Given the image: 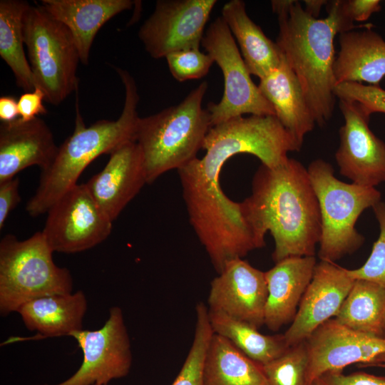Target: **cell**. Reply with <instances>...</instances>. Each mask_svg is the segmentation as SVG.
<instances>
[{"instance_id": "obj_21", "label": "cell", "mask_w": 385, "mask_h": 385, "mask_svg": "<svg viewBox=\"0 0 385 385\" xmlns=\"http://www.w3.org/2000/svg\"><path fill=\"white\" fill-rule=\"evenodd\" d=\"M133 4L131 0H42L41 3L53 18L69 29L84 66L88 64L91 46L100 29Z\"/></svg>"}, {"instance_id": "obj_43", "label": "cell", "mask_w": 385, "mask_h": 385, "mask_svg": "<svg viewBox=\"0 0 385 385\" xmlns=\"http://www.w3.org/2000/svg\"><path fill=\"white\" fill-rule=\"evenodd\" d=\"M268 385H270V384H268Z\"/></svg>"}, {"instance_id": "obj_34", "label": "cell", "mask_w": 385, "mask_h": 385, "mask_svg": "<svg viewBox=\"0 0 385 385\" xmlns=\"http://www.w3.org/2000/svg\"><path fill=\"white\" fill-rule=\"evenodd\" d=\"M334 94L339 99L360 103L371 115L373 113H385V90L379 86L345 82L336 86Z\"/></svg>"}, {"instance_id": "obj_37", "label": "cell", "mask_w": 385, "mask_h": 385, "mask_svg": "<svg viewBox=\"0 0 385 385\" xmlns=\"http://www.w3.org/2000/svg\"><path fill=\"white\" fill-rule=\"evenodd\" d=\"M45 95L38 88L30 92H24L18 99L19 118L30 120L38 115L45 114L47 110L43 106Z\"/></svg>"}, {"instance_id": "obj_33", "label": "cell", "mask_w": 385, "mask_h": 385, "mask_svg": "<svg viewBox=\"0 0 385 385\" xmlns=\"http://www.w3.org/2000/svg\"><path fill=\"white\" fill-rule=\"evenodd\" d=\"M165 58L173 77L180 82L204 77L214 63L212 58L200 48L174 51Z\"/></svg>"}, {"instance_id": "obj_28", "label": "cell", "mask_w": 385, "mask_h": 385, "mask_svg": "<svg viewBox=\"0 0 385 385\" xmlns=\"http://www.w3.org/2000/svg\"><path fill=\"white\" fill-rule=\"evenodd\" d=\"M26 1H0V56L11 70L16 84L24 92L36 88L24 44V19L30 7Z\"/></svg>"}, {"instance_id": "obj_5", "label": "cell", "mask_w": 385, "mask_h": 385, "mask_svg": "<svg viewBox=\"0 0 385 385\" xmlns=\"http://www.w3.org/2000/svg\"><path fill=\"white\" fill-rule=\"evenodd\" d=\"M207 87L204 81L180 103L139 117L135 141L143 154L147 184L197 158L212 128L210 113L202 107Z\"/></svg>"}, {"instance_id": "obj_41", "label": "cell", "mask_w": 385, "mask_h": 385, "mask_svg": "<svg viewBox=\"0 0 385 385\" xmlns=\"http://www.w3.org/2000/svg\"><path fill=\"white\" fill-rule=\"evenodd\" d=\"M366 366H378L385 368V353L376 356L370 364Z\"/></svg>"}, {"instance_id": "obj_15", "label": "cell", "mask_w": 385, "mask_h": 385, "mask_svg": "<svg viewBox=\"0 0 385 385\" xmlns=\"http://www.w3.org/2000/svg\"><path fill=\"white\" fill-rule=\"evenodd\" d=\"M308 351L307 385L323 374L360 363L366 366L385 353V337L350 329L334 318L319 326L306 340Z\"/></svg>"}, {"instance_id": "obj_39", "label": "cell", "mask_w": 385, "mask_h": 385, "mask_svg": "<svg viewBox=\"0 0 385 385\" xmlns=\"http://www.w3.org/2000/svg\"><path fill=\"white\" fill-rule=\"evenodd\" d=\"M304 11L310 16L317 19L323 6L326 5L327 1L324 0H304Z\"/></svg>"}, {"instance_id": "obj_30", "label": "cell", "mask_w": 385, "mask_h": 385, "mask_svg": "<svg viewBox=\"0 0 385 385\" xmlns=\"http://www.w3.org/2000/svg\"><path fill=\"white\" fill-rule=\"evenodd\" d=\"M194 339L188 354L171 385H204L203 368L207 349L213 334L208 308L203 302L195 307Z\"/></svg>"}, {"instance_id": "obj_22", "label": "cell", "mask_w": 385, "mask_h": 385, "mask_svg": "<svg viewBox=\"0 0 385 385\" xmlns=\"http://www.w3.org/2000/svg\"><path fill=\"white\" fill-rule=\"evenodd\" d=\"M371 27L340 34L334 66L337 85L366 82L379 86L385 76V41Z\"/></svg>"}, {"instance_id": "obj_13", "label": "cell", "mask_w": 385, "mask_h": 385, "mask_svg": "<svg viewBox=\"0 0 385 385\" xmlns=\"http://www.w3.org/2000/svg\"><path fill=\"white\" fill-rule=\"evenodd\" d=\"M216 0H158L138 31V38L153 58L200 48L204 29Z\"/></svg>"}, {"instance_id": "obj_9", "label": "cell", "mask_w": 385, "mask_h": 385, "mask_svg": "<svg viewBox=\"0 0 385 385\" xmlns=\"http://www.w3.org/2000/svg\"><path fill=\"white\" fill-rule=\"evenodd\" d=\"M24 38L36 88L45 101L58 106L76 91L81 62L73 36L41 5L29 8L24 19Z\"/></svg>"}, {"instance_id": "obj_11", "label": "cell", "mask_w": 385, "mask_h": 385, "mask_svg": "<svg viewBox=\"0 0 385 385\" xmlns=\"http://www.w3.org/2000/svg\"><path fill=\"white\" fill-rule=\"evenodd\" d=\"M43 230L54 252L72 254L89 250L111 234L113 222L84 184L63 194L48 210Z\"/></svg>"}, {"instance_id": "obj_29", "label": "cell", "mask_w": 385, "mask_h": 385, "mask_svg": "<svg viewBox=\"0 0 385 385\" xmlns=\"http://www.w3.org/2000/svg\"><path fill=\"white\" fill-rule=\"evenodd\" d=\"M208 314L215 334L228 339L247 356L262 366L279 357L289 348L283 334H263L250 324L222 312L208 309Z\"/></svg>"}, {"instance_id": "obj_8", "label": "cell", "mask_w": 385, "mask_h": 385, "mask_svg": "<svg viewBox=\"0 0 385 385\" xmlns=\"http://www.w3.org/2000/svg\"><path fill=\"white\" fill-rule=\"evenodd\" d=\"M301 148L276 115L239 116L212 126L202 144L205 155L192 161L206 178L220 180L223 165L237 154H252L274 168Z\"/></svg>"}, {"instance_id": "obj_31", "label": "cell", "mask_w": 385, "mask_h": 385, "mask_svg": "<svg viewBox=\"0 0 385 385\" xmlns=\"http://www.w3.org/2000/svg\"><path fill=\"white\" fill-rule=\"evenodd\" d=\"M308 361L304 341L289 346L281 356L262 368L270 385H307Z\"/></svg>"}, {"instance_id": "obj_23", "label": "cell", "mask_w": 385, "mask_h": 385, "mask_svg": "<svg viewBox=\"0 0 385 385\" xmlns=\"http://www.w3.org/2000/svg\"><path fill=\"white\" fill-rule=\"evenodd\" d=\"M258 88L272 106L284 128L302 146L316 123L296 75L284 57L280 65L260 79Z\"/></svg>"}, {"instance_id": "obj_19", "label": "cell", "mask_w": 385, "mask_h": 385, "mask_svg": "<svg viewBox=\"0 0 385 385\" xmlns=\"http://www.w3.org/2000/svg\"><path fill=\"white\" fill-rule=\"evenodd\" d=\"M58 150L51 129L38 117L1 122L0 183L15 178L32 165H38L41 170L46 169L53 161Z\"/></svg>"}, {"instance_id": "obj_7", "label": "cell", "mask_w": 385, "mask_h": 385, "mask_svg": "<svg viewBox=\"0 0 385 385\" xmlns=\"http://www.w3.org/2000/svg\"><path fill=\"white\" fill-rule=\"evenodd\" d=\"M307 171L321 215L318 257L334 262L364 244L365 238L355 224L365 210L381 201V195L375 188L341 181L334 176L333 166L322 159L312 161Z\"/></svg>"}, {"instance_id": "obj_1", "label": "cell", "mask_w": 385, "mask_h": 385, "mask_svg": "<svg viewBox=\"0 0 385 385\" xmlns=\"http://www.w3.org/2000/svg\"><path fill=\"white\" fill-rule=\"evenodd\" d=\"M242 214L260 248L270 232L275 263L289 257L314 256L321 237L318 200L307 168L288 158L270 168L261 164L252 181V192L240 202Z\"/></svg>"}, {"instance_id": "obj_18", "label": "cell", "mask_w": 385, "mask_h": 385, "mask_svg": "<svg viewBox=\"0 0 385 385\" xmlns=\"http://www.w3.org/2000/svg\"><path fill=\"white\" fill-rule=\"evenodd\" d=\"M104 168L86 183L91 195L113 222L145 184L146 174L141 150L134 140L119 145Z\"/></svg>"}, {"instance_id": "obj_35", "label": "cell", "mask_w": 385, "mask_h": 385, "mask_svg": "<svg viewBox=\"0 0 385 385\" xmlns=\"http://www.w3.org/2000/svg\"><path fill=\"white\" fill-rule=\"evenodd\" d=\"M324 385H385V377L357 371L344 374L342 371H330L319 378Z\"/></svg>"}, {"instance_id": "obj_44", "label": "cell", "mask_w": 385, "mask_h": 385, "mask_svg": "<svg viewBox=\"0 0 385 385\" xmlns=\"http://www.w3.org/2000/svg\"><path fill=\"white\" fill-rule=\"evenodd\" d=\"M107 385H109V384H107Z\"/></svg>"}, {"instance_id": "obj_2", "label": "cell", "mask_w": 385, "mask_h": 385, "mask_svg": "<svg viewBox=\"0 0 385 385\" xmlns=\"http://www.w3.org/2000/svg\"><path fill=\"white\" fill-rule=\"evenodd\" d=\"M115 70L125 88L121 114L115 120H100L86 127L76 101L74 130L58 146L52 163L41 170L38 186L26 206L31 216L46 213L63 194L77 185L82 172L96 158L110 154L124 143L135 141L139 118L137 86L128 71L120 68Z\"/></svg>"}, {"instance_id": "obj_24", "label": "cell", "mask_w": 385, "mask_h": 385, "mask_svg": "<svg viewBox=\"0 0 385 385\" xmlns=\"http://www.w3.org/2000/svg\"><path fill=\"white\" fill-rule=\"evenodd\" d=\"M88 303L81 290L31 300L17 310L24 326L38 332L37 338L69 336L83 329Z\"/></svg>"}, {"instance_id": "obj_40", "label": "cell", "mask_w": 385, "mask_h": 385, "mask_svg": "<svg viewBox=\"0 0 385 385\" xmlns=\"http://www.w3.org/2000/svg\"><path fill=\"white\" fill-rule=\"evenodd\" d=\"M294 2V0H274L271 5L272 11L277 15L289 10Z\"/></svg>"}, {"instance_id": "obj_6", "label": "cell", "mask_w": 385, "mask_h": 385, "mask_svg": "<svg viewBox=\"0 0 385 385\" xmlns=\"http://www.w3.org/2000/svg\"><path fill=\"white\" fill-rule=\"evenodd\" d=\"M41 231L24 240L6 235L0 242V313L17 312L36 298L73 292L70 271L56 265Z\"/></svg>"}, {"instance_id": "obj_27", "label": "cell", "mask_w": 385, "mask_h": 385, "mask_svg": "<svg viewBox=\"0 0 385 385\" xmlns=\"http://www.w3.org/2000/svg\"><path fill=\"white\" fill-rule=\"evenodd\" d=\"M334 319L354 331L385 337V287L356 279Z\"/></svg>"}, {"instance_id": "obj_17", "label": "cell", "mask_w": 385, "mask_h": 385, "mask_svg": "<svg viewBox=\"0 0 385 385\" xmlns=\"http://www.w3.org/2000/svg\"><path fill=\"white\" fill-rule=\"evenodd\" d=\"M354 281L346 268L335 262L321 260L317 263L296 315L283 334L287 345L289 347L304 342L319 326L334 318Z\"/></svg>"}, {"instance_id": "obj_25", "label": "cell", "mask_w": 385, "mask_h": 385, "mask_svg": "<svg viewBox=\"0 0 385 385\" xmlns=\"http://www.w3.org/2000/svg\"><path fill=\"white\" fill-rule=\"evenodd\" d=\"M221 17L237 39L250 74L261 79L280 65L284 58L281 49L249 17L244 1L227 2L222 7Z\"/></svg>"}, {"instance_id": "obj_3", "label": "cell", "mask_w": 385, "mask_h": 385, "mask_svg": "<svg viewBox=\"0 0 385 385\" xmlns=\"http://www.w3.org/2000/svg\"><path fill=\"white\" fill-rule=\"evenodd\" d=\"M277 17L276 43L299 81L316 123L323 125L332 118L335 103L334 39L338 25L329 13L325 19L310 16L298 1Z\"/></svg>"}, {"instance_id": "obj_36", "label": "cell", "mask_w": 385, "mask_h": 385, "mask_svg": "<svg viewBox=\"0 0 385 385\" xmlns=\"http://www.w3.org/2000/svg\"><path fill=\"white\" fill-rule=\"evenodd\" d=\"M18 177L0 183V229L1 230L10 212L21 201Z\"/></svg>"}, {"instance_id": "obj_10", "label": "cell", "mask_w": 385, "mask_h": 385, "mask_svg": "<svg viewBox=\"0 0 385 385\" xmlns=\"http://www.w3.org/2000/svg\"><path fill=\"white\" fill-rule=\"evenodd\" d=\"M201 45L218 65L224 78L220 101L211 102L206 108L212 127L247 113L275 115L272 106L252 81L234 36L221 16L210 24Z\"/></svg>"}, {"instance_id": "obj_14", "label": "cell", "mask_w": 385, "mask_h": 385, "mask_svg": "<svg viewBox=\"0 0 385 385\" xmlns=\"http://www.w3.org/2000/svg\"><path fill=\"white\" fill-rule=\"evenodd\" d=\"M339 107L344 118L335 153L339 173L352 183L375 188L385 182V143L369 128L371 114L360 103L340 98Z\"/></svg>"}, {"instance_id": "obj_20", "label": "cell", "mask_w": 385, "mask_h": 385, "mask_svg": "<svg viewBox=\"0 0 385 385\" xmlns=\"http://www.w3.org/2000/svg\"><path fill=\"white\" fill-rule=\"evenodd\" d=\"M317 265L314 256L289 257L265 272V324L276 332L293 321Z\"/></svg>"}, {"instance_id": "obj_38", "label": "cell", "mask_w": 385, "mask_h": 385, "mask_svg": "<svg viewBox=\"0 0 385 385\" xmlns=\"http://www.w3.org/2000/svg\"><path fill=\"white\" fill-rule=\"evenodd\" d=\"M19 115L18 101L11 96L0 98V120L1 122H11Z\"/></svg>"}, {"instance_id": "obj_45", "label": "cell", "mask_w": 385, "mask_h": 385, "mask_svg": "<svg viewBox=\"0 0 385 385\" xmlns=\"http://www.w3.org/2000/svg\"></svg>"}, {"instance_id": "obj_16", "label": "cell", "mask_w": 385, "mask_h": 385, "mask_svg": "<svg viewBox=\"0 0 385 385\" xmlns=\"http://www.w3.org/2000/svg\"><path fill=\"white\" fill-rule=\"evenodd\" d=\"M268 295L265 272L243 258L227 262L211 283L208 309L222 312L259 329L265 324Z\"/></svg>"}, {"instance_id": "obj_12", "label": "cell", "mask_w": 385, "mask_h": 385, "mask_svg": "<svg viewBox=\"0 0 385 385\" xmlns=\"http://www.w3.org/2000/svg\"><path fill=\"white\" fill-rule=\"evenodd\" d=\"M69 337L81 349L83 361L72 376L54 385H107L129 374L133 360L131 345L119 307L110 308L108 317L101 328L82 329Z\"/></svg>"}, {"instance_id": "obj_4", "label": "cell", "mask_w": 385, "mask_h": 385, "mask_svg": "<svg viewBox=\"0 0 385 385\" xmlns=\"http://www.w3.org/2000/svg\"><path fill=\"white\" fill-rule=\"evenodd\" d=\"M178 173L189 222L217 274L230 261L260 248L240 202L224 193L220 181L192 165Z\"/></svg>"}, {"instance_id": "obj_32", "label": "cell", "mask_w": 385, "mask_h": 385, "mask_svg": "<svg viewBox=\"0 0 385 385\" xmlns=\"http://www.w3.org/2000/svg\"><path fill=\"white\" fill-rule=\"evenodd\" d=\"M372 208L379 224V237L366 262L357 269L346 270L355 280L364 279L385 287V202L380 201Z\"/></svg>"}, {"instance_id": "obj_42", "label": "cell", "mask_w": 385, "mask_h": 385, "mask_svg": "<svg viewBox=\"0 0 385 385\" xmlns=\"http://www.w3.org/2000/svg\"><path fill=\"white\" fill-rule=\"evenodd\" d=\"M310 385H324L319 379L314 380Z\"/></svg>"}, {"instance_id": "obj_26", "label": "cell", "mask_w": 385, "mask_h": 385, "mask_svg": "<svg viewBox=\"0 0 385 385\" xmlns=\"http://www.w3.org/2000/svg\"><path fill=\"white\" fill-rule=\"evenodd\" d=\"M204 385H268L262 365L213 333L203 368Z\"/></svg>"}]
</instances>
